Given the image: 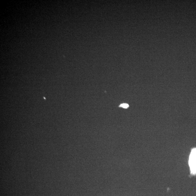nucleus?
Instances as JSON below:
<instances>
[{
    "label": "nucleus",
    "instance_id": "obj_2",
    "mask_svg": "<svg viewBox=\"0 0 196 196\" xmlns=\"http://www.w3.org/2000/svg\"><path fill=\"white\" fill-rule=\"evenodd\" d=\"M120 106L124 108H128L129 106L128 104H123L121 105Z\"/></svg>",
    "mask_w": 196,
    "mask_h": 196
},
{
    "label": "nucleus",
    "instance_id": "obj_1",
    "mask_svg": "<svg viewBox=\"0 0 196 196\" xmlns=\"http://www.w3.org/2000/svg\"><path fill=\"white\" fill-rule=\"evenodd\" d=\"M189 165L191 174L194 175L196 174V148L191 151L189 158Z\"/></svg>",
    "mask_w": 196,
    "mask_h": 196
}]
</instances>
